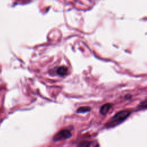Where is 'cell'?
I'll return each mask as SVG.
<instances>
[{"label": "cell", "instance_id": "obj_1", "mask_svg": "<svg viewBox=\"0 0 147 147\" xmlns=\"http://www.w3.org/2000/svg\"><path fill=\"white\" fill-rule=\"evenodd\" d=\"M131 112L129 110H122L117 113L115 115L111 118L105 124L107 127L115 126L124 121L130 114Z\"/></svg>", "mask_w": 147, "mask_h": 147}, {"label": "cell", "instance_id": "obj_2", "mask_svg": "<svg viewBox=\"0 0 147 147\" xmlns=\"http://www.w3.org/2000/svg\"><path fill=\"white\" fill-rule=\"evenodd\" d=\"M72 136L71 131L69 130L65 129L59 131L56 134H55L53 137V140L54 141H59L64 139H67L71 137Z\"/></svg>", "mask_w": 147, "mask_h": 147}, {"label": "cell", "instance_id": "obj_3", "mask_svg": "<svg viewBox=\"0 0 147 147\" xmlns=\"http://www.w3.org/2000/svg\"><path fill=\"white\" fill-rule=\"evenodd\" d=\"M111 107H112V104L111 103H106V104L103 105L100 107V113L102 115H105V114H106L109 112V111L111 108Z\"/></svg>", "mask_w": 147, "mask_h": 147}, {"label": "cell", "instance_id": "obj_4", "mask_svg": "<svg viewBox=\"0 0 147 147\" xmlns=\"http://www.w3.org/2000/svg\"><path fill=\"white\" fill-rule=\"evenodd\" d=\"M68 72V68L66 66L62 65L57 68V73L60 76H64Z\"/></svg>", "mask_w": 147, "mask_h": 147}, {"label": "cell", "instance_id": "obj_5", "mask_svg": "<svg viewBox=\"0 0 147 147\" xmlns=\"http://www.w3.org/2000/svg\"><path fill=\"white\" fill-rule=\"evenodd\" d=\"M91 110V107H88V106H83V107H80L77 110V113H84L86 112H88Z\"/></svg>", "mask_w": 147, "mask_h": 147}, {"label": "cell", "instance_id": "obj_6", "mask_svg": "<svg viewBox=\"0 0 147 147\" xmlns=\"http://www.w3.org/2000/svg\"><path fill=\"white\" fill-rule=\"evenodd\" d=\"M91 145V143L90 142H88V141H86V142H83L82 143H81L79 146H90Z\"/></svg>", "mask_w": 147, "mask_h": 147}]
</instances>
